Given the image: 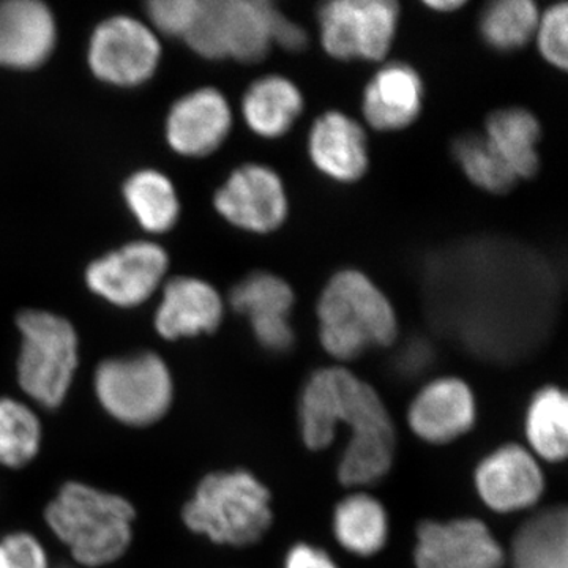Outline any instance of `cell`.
I'll return each instance as SVG.
<instances>
[{
	"label": "cell",
	"instance_id": "20",
	"mask_svg": "<svg viewBox=\"0 0 568 568\" xmlns=\"http://www.w3.org/2000/svg\"><path fill=\"white\" fill-rule=\"evenodd\" d=\"M422 103L424 82L417 71L407 63L392 62L366 85L364 114L373 129L395 132L416 121Z\"/></svg>",
	"mask_w": 568,
	"mask_h": 568
},
{
	"label": "cell",
	"instance_id": "34",
	"mask_svg": "<svg viewBox=\"0 0 568 568\" xmlns=\"http://www.w3.org/2000/svg\"><path fill=\"white\" fill-rule=\"evenodd\" d=\"M308 36L301 26L284 18L276 11L274 21V43H278L286 51H302L305 48Z\"/></svg>",
	"mask_w": 568,
	"mask_h": 568
},
{
	"label": "cell",
	"instance_id": "33",
	"mask_svg": "<svg viewBox=\"0 0 568 568\" xmlns=\"http://www.w3.org/2000/svg\"><path fill=\"white\" fill-rule=\"evenodd\" d=\"M284 568H338V566L324 549L308 544H298L287 552Z\"/></svg>",
	"mask_w": 568,
	"mask_h": 568
},
{
	"label": "cell",
	"instance_id": "23",
	"mask_svg": "<svg viewBox=\"0 0 568 568\" xmlns=\"http://www.w3.org/2000/svg\"><path fill=\"white\" fill-rule=\"evenodd\" d=\"M511 568H568V515L551 507L528 519L511 541Z\"/></svg>",
	"mask_w": 568,
	"mask_h": 568
},
{
	"label": "cell",
	"instance_id": "13",
	"mask_svg": "<svg viewBox=\"0 0 568 568\" xmlns=\"http://www.w3.org/2000/svg\"><path fill=\"white\" fill-rule=\"evenodd\" d=\"M414 560L417 568H503L504 549L476 518L424 521Z\"/></svg>",
	"mask_w": 568,
	"mask_h": 568
},
{
	"label": "cell",
	"instance_id": "22",
	"mask_svg": "<svg viewBox=\"0 0 568 568\" xmlns=\"http://www.w3.org/2000/svg\"><path fill=\"white\" fill-rule=\"evenodd\" d=\"M302 110L304 97L297 85L278 74L254 81L242 100L246 126L265 140H276L290 132Z\"/></svg>",
	"mask_w": 568,
	"mask_h": 568
},
{
	"label": "cell",
	"instance_id": "24",
	"mask_svg": "<svg viewBox=\"0 0 568 568\" xmlns=\"http://www.w3.org/2000/svg\"><path fill=\"white\" fill-rule=\"evenodd\" d=\"M485 138L517 179H529L538 170L540 125L532 112L507 108L489 115Z\"/></svg>",
	"mask_w": 568,
	"mask_h": 568
},
{
	"label": "cell",
	"instance_id": "30",
	"mask_svg": "<svg viewBox=\"0 0 568 568\" xmlns=\"http://www.w3.org/2000/svg\"><path fill=\"white\" fill-rule=\"evenodd\" d=\"M201 0H152L145 6V22L156 36L183 40L192 29Z\"/></svg>",
	"mask_w": 568,
	"mask_h": 568
},
{
	"label": "cell",
	"instance_id": "17",
	"mask_svg": "<svg viewBox=\"0 0 568 568\" xmlns=\"http://www.w3.org/2000/svg\"><path fill=\"white\" fill-rule=\"evenodd\" d=\"M478 496L499 514L525 510L545 489L540 466L526 448L508 444L489 454L476 470Z\"/></svg>",
	"mask_w": 568,
	"mask_h": 568
},
{
	"label": "cell",
	"instance_id": "29",
	"mask_svg": "<svg viewBox=\"0 0 568 568\" xmlns=\"http://www.w3.org/2000/svg\"><path fill=\"white\" fill-rule=\"evenodd\" d=\"M455 159L465 171L467 179L478 189L489 193H506L514 189L518 179L508 170L487 138L480 134H465L455 141Z\"/></svg>",
	"mask_w": 568,
	"mask_h": 568
},
{
	"label": "cell",
	"instance_id": "35",
	"mask_svg": "<svg viewBox=\"0 0 568 568\" xmlns=\"http://www.w3.org/2000/svg\"><path fill=\"white\" fill-rule=\"evenodd\" d=\"M426 6L429 9L436 11H444V13H450V11L459 9V7L465 6V2L462 0H433V2H426Z\"/></svg>",
	"mask_w": 568,
	"mask_h": 568
},
{
	"label": "cell",
	"instance_id": "1",
	"mask_svg": "<svg viewBox=\"0 0 568 568\" xmlns=\"http://www.w3.org/2000/svg\"><path fill=\"white\" fill-rule=\"evenodd\" d=\"M302 439L310 450L334 443L336 429L349 428L351 439L338 466L345 487L376 484L394 463V422L379 394L343 366L317 369L298 403Z\"/></svg>",
	"mask_w": 568,
	"mask_h": 568
},
{
	"label": "cell",
	"instance_id": "2",
	"mask_svg": "<svg viewBox=\"0 0 568 568\" xmlns=\"http://www.w3.org/2000/svg\"><path fill=\"white\" fill-rule=\"evenodd\" d=\"M136 510L115 493L65 481L44 508V521L82 567H104L123 558L133 540Z\"/></svg>",
	"mask_w": 568,
	"mask_h": 568
},
{
	"label": "cell",
	"instance_id": "36",
	"mask_svg": "<svg viewBox=\"0 0 568 568\" xmlns=\"http://www.w3.org/2000/svg\"><path fill=\"white\" fill-rule=\"evenodd\" d=\"M58 568H77V567L61 566V567H58Z\"/></svg>",
	"mask_w": 568,
	"mask_h": 568
},
{
	"label": "cell",
	"instance_id": "16",
	"mask_svg": "<svg viewBox=\"0 0 568 568\" xmlns=\"http://www.w3.org/2000/svg\"><path fill=\"white\" fill-rule=\"evenodd\" d=\"M231 306L248 320L254 338L271 353H287L294 345L290 323L294 293L290 284L268 272L245 276L231 291Z\"/></svg>",
	"mask_w": 568,
	"mask_h": 568
},
{
	"label": "cell",
	"instance_id": "4",
	"mask_svg": "<svg viewBox=\"0 0 568 568\" xmlns=\"http://www.w3.org/2000/svg\"><path fill=\"white\" fill-rule=\"evenodd\" d=\"M317 320L321 345L336 361H354L369 347L392 345L398 335L390 301L357 271L332 276L321 294Z\"/></svg>",
	"mask_w": 568,
	"mask_h": 568
},
{
	"label": "cell",
	"instance_id": "12",
	"mask_svg": "<svg viewBox=\"0 0 568 568\" xmlns=\"http://www.w3.org/2000/svg\"><path fill=\"white\" fill-rule=\"evenodd\" d=\"M233 129V110L219 89L197 88L179 97L164 119V140L175 155L204 159L219 151Z\"/></svg>",
	"mask_w": 568,
	"mask_h": 568
},
{
	"label": "cell",
	"instance_id": "26",
	"mask_svg": "<svg viewBox=\"0 0 568 568\" xmlns=\"http://www.w3.org/2000/svg\"><path fill=\"white\" fill-rule=\"evenodd\" d=\"M526 436L538 457L562 462L568 450V402L560 388L548 386L534 395L526 414Z\"/></svg>",
	"mask_w": 568,
	"mask_h": 568
},
{
	"label": "cell",
	"instance_id": "14",
	"mask_svg": "<svg viewBox=\"0 0 568 568\" xmlns=\"http://www.w3.org/2000/svg\"><path fill=\"white\" fill-rule=\"evenodd\" d=\"M55 14L41 0H0V70L36 71L58 48Z\"/></svg>",
	"mask_w": 568,
	"mask_h": 568
},
{
	"label": "cell",
	"instance_id": "6",
	"mask_svg": "<svg viewBox=\"0 0 568 568\" xmlns=\"http://www.w3.org/2000/svg\"><path fill=\"white\" fill-rule=\"evenodd\" d=\"M93 394L104 414L132 428H145L166 416L174 402L170 366L153 351L108 357L93 373Z\"/></svg>",
	"mask_w": 568,
	"mask_h": 568
},
{
	"label": "cell",
	"instance_id": "15",
	"mask_svg": "<svg viewBox=\"0 0 568 568\" xmlns=\"http://www.w3.org/2000/svg\"><path fill=\"white\" fill-rule=\"evenodd\" d=\"M224 302L215 286L190 275L168 276L153 316L156 334L168 342L211 335L222 324Z\"/></svg>",
	"mask_w": 568,
	"mask_h": 568
},
{
	"label": "cell",
	"instance_id": "8",
	"mask_svg": "<svg viewBox=\"0 0 568 568\" xmlns=\"http://www.w3.org/2000/svg\"><path fill=\"white\" fill-rule=\"evenodd\" d=\"M85 55L97 81L115 89H136L159 71L162 39L140 18L112 14L93 28Z\"/></svg>",
	"mask_w": 568,
	"mask_h": 568
},
{
	"label": "cell",
	"instance_id": "19",
	"mask_svg": "<svg viewBox=\"0 0 568 568\" xmlns=\"http://www.w3.org/2000/svg\"><path fill=\"white\" fill-rule=\"evenodd\" d=\"M308 152L317 170L332 181L353 183L368 170L364 129L343 112H325L313 123Z\"/></svg>",
	"mask_w": 568,
	"mask_h": 568
},
{
	"label": "cell",
	"instance_id": "25",
	"mask_svg": "<svg viewBox=\"0 0 568 568\" xmlns=\"http://www.w3.org/2000/svg\"><path fill=\"white\" fill-rule=\"evenodd\" d=\"M334 532L338 544L347 551L369 558L387 544L386 508L375 497L364 493L347 496L335 508Z\"/></svg>",
	"mask_w": 568,
	"mask_h": 568
},
{
	"label": "cell",
	"instance_id": "11",
	"mask_svg": "<svg viewBox=\"0 0 568 568\" xmlns=\"http://www.w3.org/2000/svg\"><path fill=\"white\" fill-rule=\"evenodd\" d=\"M213 207L239 230L268 234L286 220V190L274 170L248 163L234 170L216 190Z\"/></svg>",
	"mask_w": 568,
	"mask_h": 568
},
{
	"label": "cell",
	"instance_id": "9",
	"mask_svg": "<svg viewBox=\"0 0 568 568\" xmlns=\"http://www.w3.org/2000/svg\"><path fill=\"white\" fill-rule=\"evenodd\" d=\"M170 271V254L159 242L138 239L91 261L84 283L114 308L132 310L160 293Z\"/></svg>",
	"mask_w": 568,
	"mask_h": 568
},
{
	"label": "cell",
	"instance_id": "27",
	"mask_svg": "<svg viewBox=\"0 0 568 568\" xmlns=\"http://www.w3.org/2000/svg\"><path fill=\"white\" fill-rule=\"evenodd\" d=\"M43 428L31 406L0 396V467L21 469L40 454Z\"/></svg>",
	"mask_w": 568,
	"mask_h": 568
},
{
	"label": "cell",
	"instance_id": "3",
	"mask_svg": "<svg viewBox=\"0 0 568 568\" xmlns=\"http://www.w3.org/2000/svg\"><path fill=\"white\" fill-rule=\"evenodd\" d=\"M182 521L212 544L252 547L274 521L271 493L248 470H216L201 478L182 508Z\"/></svg>",
	"mask_w": 568,
	"mask_h": 568
},
{
	"label": "cell",
	"instance_id": "31",
	"mask_svg": "<svg viewBox=\"0 0 568 568\" xmlns=\"http://www.w3.org/2000/svg\"><path fill=\"white\" fill-rule=\"evenodd\" d=\"M568 7L567 3L551 7L545 11L537 24L538 51L545 61L556 69L567 70L568 63Z\"/></svg>",
	"mask_w": 568,
	"mask_h": 568
},
{
	"label": "cell",
	"instance_id": "32",
	"mask_svg": "<svg viewBox=\"0 0 568 568\" xmlns=\"http://www.w3.org/2000/svg\"><path fill=\"white\" fill-rule=\"evenodd\" d=\"M0 568H50L43 544L26 530L0 537Z\"/></svg>",
	"mask_w": 568,
	"mask_h": 568
},
{
	"label": "cell",
	"instance_id": "5",
	"mask_svg": "<svg viewBox=\"0 0 568 568\" xmlns=\"http://www.w3.org/2000/svg\"><path fill=\"white\" fill-rule=\"evenodd\" d=\"M20 351L17 381L21 390L43 409L61 407L80 366V336L65 316L43 308L18 313Z\"/></svg>",
	"mask_w": 568,
	"mask_h": 568
},
{
	"label": "cell",
	"instance_id": "7",
	"mask_svg": "<svg viewBox=\"0 0 568 568\" xmlns=\"http://www.w3.org/2000/svg\"><path fill=\"white\" fill-rule=\"evenodd\" d=\"M276 10L265 0H201L183 43L207 61L253 63L274 43Z\"/></svg>",
	"mask_w": 568,
	"mask_h": 568
},
{
	"label": "cell",
	"instance_id": "21",
	"mask_svg": "<svg viewBox=\"0 0 568 568\" xmlns=\"http://www.w3.org/2000/svg\"><path fill=\"white\" fill-rule=\"evenodd\" d=\"M122 200L138 226L149 235L173 231L181 219L182 205L170 175L142 168L123 181Z\"/></svg>",
	"mask_w": 568,
	"mask_h": 568
},
{
	"label": "cell",
	"instance_id": "10",
	"mask_svg": "<svg viewBox=\"0 0 568 568\" xmlns=\"http://www.w3.org/2000/svg\"><path fill=\"white\" fill-rule=\"evenodd\" d=\"M317 20L332 58L379 61L394 43L399 7L392 0H335L321 7Z\"/></svg>",
	"mask_w": 568,
	"mask_h": 568
},
{
	"label": "cell",
	"instance_id": "28",
	"mask_svg": "<svg viewBox=\"0 0 568 568\" xmlns=\"http://www.w3.org/2000/svg\"><path fill=\"white\" fill-rule=\"evenodd\" d=\"M538 20L537 6L530 0H499L481 13V37L497 51L518 50L536 36Z\"/></svg>",
	"mask_w": 568,
	"mask_h": 568
},
{
	"label": "cell",
	"instance_id": "18",
	"mask_svg": "<svg viewBox=\"0 0 568 568\" xmlns=\"http://www.w3.org/2000/svg\"><path fill=\"white\" fill-rule=\"evenodd\" d=\"M473 390L458 377L426 384L410 403V429L429 444H447L466 435L476 422Z\"/></svg>",
	"mask_w": 568,
	"mask_h": 568
}]
</instances>
